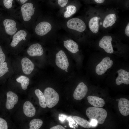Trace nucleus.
I'll return each mask as SVG.
<instances>
[{
  "label": "nucleus",
  "instance_id": "aec40b11",
  "mask_svg": "<svg viewBox=\"0 0 129 129\" xmlns=\"http://www.w3.org/2000/svg\"><path fill=\"white\" fill-rule=\"evenodd\" d=\"M117 17L115 14H109L105 18L103 21V26L105 28L111 27L115 23Z\"/></svg>",
  "mask_w": 129,
  "mask_h": 129
},
{
  "label": "nucleus",
  "instance_id": "473e14b6",
  "mask_svg": "<svg viewBox=\"0 0 129 129\" xmlns=\"http://www.w3.org/2000/svg\"><path fill=\"white\" fill-rule=\"evenodd\" d=\"M126 35L128 37L129 36V23H128L127 25L125 30Z\"/></svg>",
  "mask_w": 129,
  "mask_h": 129
},
{
  "label": "nucleus",
  "instance_id": "9d476101",
  "mask_svg": "<svg viewBox=\"0 0 129 129\" xmlns=\"http://www.w3.org/2000/svg\"><path fill=\"white\" fill-rule=\"evenodd\" d=\"M88 91L86 86L83 82L80 83L77 85L74 92V98L77 100H80L86 96Z\"/></svg>",
  "mask_w": 129,
  "mask_h": 129
},
{
  "label": "nucleus",
  "instance_id": "2f4dec72",
  "mask_svg": "<svg viewBox=\"0 0 129 129\" xmlns=\"http://www.w3.org/2000/svg\"><path fill=\"white\" fill-rule=\"evenodd\" d=\"M50 129H65L64 127L60 125H58L56 126L52 127Z\"/></svg>",
  "mask_w": 129,
  "mask_h": 129
},
{
  "label": "nucleus",
  "instance_id": "cd10ccee",
  "mask_svg": "<svg viewBox=\"0 0 129 129\" xmlns=\"http://www.w3.org/2000/svg\"><path fill=\"white\" fill-rule=\"evenodd\" d=\"M13 0H3V3L5 7L7 9L11 8Z\"/></svg>",
  "mask_w": 129,
  "mask_h": 129
},
{
  "label": "nucleus",
  "instance_id": "bb28decb",
  "mask_svg": "<svg viewBox=\"0 0 129 129\" xmlns=\"http://www.w3.org/2000/svg\"><path fill=\"white\" fill-rule=\"evenodd\" d=\"M7 63L4 62L0 64V77L2 76L8 72Z\"/></svg>",
  "mask_w": 129,
  "mask_h": 129
},
{
  "label": "nucleus",
  "instance_id": "b1692460",
  "mask_svg": "<svg viewBox=\"0 0 129 129\" xmlns=\"http://www.w3.org/2000/svg\"><path fill=\"white\" fill-rule=\"evenodd\" d=\"M16 80L18 82L21 83L22 88L23 90H25L27 89L29 84L30 80L28 77L21 75L17 78Z\"/></svg>",
  "mask_w": 129,
  "mask_h": 129
},
{
  "label": "nucleus",
  "instance_id": "423d86ee",
  "mask_svg": "<svg viewBox=\"0 0 129 129\" xmlns=\"http://www.w3.org/2000/svg\"><path fill=\"white\" fill-rule=\"evenodd\" d=\"M66 25L69 28L82 32L86 29V26L84 22L78 18H71L67 22Z\"/></svg>",
  "mask_w": 129,
  "mask_h": 129
},
{
  "label": "nucleus",
  "instance_id": "f3484780",
  "mask_svg": "<svg viewBox=\"0 0 129 129\" xmlns=\"http://www.w3.org/2000/svg\"><path fill=\"white\" fill-rule=\"evenodd\" d=\"M23 110L24 113L27 117H32L35 114L36 109L32 104L29 101H26L24 103Z\"/></svg>",
  "mask_w": 129,
  "mask_h": 129
},
{
  "label": "nucleus",
  "instance_id": "a211bd4d",
  "mask_svg": "<svg viewBox=\"0 0 129 129\" xmlns=\"http://www.w3.org/2000/svg\"><path fill=\"white\" fill-rule=\"evenodd\" d=\"M88 102L95 107L101 108L105 104V102L103 99L97 97L89 96L87 97Z\"/></svg>",
  "mask_w": 129,
  "mask_h": 129
},
{
  "label": "nucleus",
  "instance_id": "5701e85b",
  "mask_svg": "<svg viewBox=\"0 0 129 129\" xmlns=\"http://www.w3.org/2000/svg\"><path fill=\"white\" fill-rule=\"evenodd\" d=\"M35 93L38 98L40 106L43 108H46L47 106L43 94L40 89H38L35 90Z\"/></svg>",
  "mask_w": 129,
  "mask_h": 129
},
{
  "label": "nucleus",
  "instance_id": "6ab92c4d",
  "mask_svg": "<svg viewBox=\"0 0 129 129\" xmlns=\"http://www.w3.org/2000/svg\"><path fill=\"white\" fill-rule=\"evenodd\" d=\"M64 44L65 47L71 53H76L79 51L78 45L72 40L69 39L64 41Z\"/></svg>",
  "mask_w": 129,
  "mask_h": 129
},
{
  "label": "nucleus",
  "instance_id": "a878e982",
  "mask_svg": "<svg viewBox=\"0 0 129 129\" xmlns=\"http://www.w3.org/2000/svg\"><path fill=\"white\" fill-rule=\"evenodd\" d=\"M66 10L64 13V16L65 18L69 17L76 12L77 9L74 5H69L66 7Z\"/></svg>",
  "mask_w": 129,
  "mask_h": 129
},
{
  "label": "nucleus",
  "instance_id": "4be33fe9",
  "mask_svg": "<svg viewBox=\"0 0 129 129\" xmlns=\"http://www.w3.org/2000/svg\"><path fill=\"white\" fill-rule=\"evenodd\" d=\"M73 118L77 124L84 128L89 129L91 127L90 123L83 118L76 116H74Z\"/></svg>",
  "mask_w": 129,
  "mask_h": 129
},
{
  "label": "nucleus",
  "instance_id": "f704fd0d",
  "mask_svg": "<svg viewBox=\"0 0 129 129\" xmlns=\"http://www.w3.org/2000/svg\"><path fill=\"white\" fill-rule=\"evenodd\" d=\"M94 1L97 3L101 4L103 3L105 0H94Z\"/></svg>",
  "mask_w": 129,
  "mask_h": 129
},
{
  "label": "nucleus",
  "instance_id": "72a5a7b5",
  "mask_svg": "<svg viewBox=\"0 0 129 129\" xmlns=\"http://www.w3.org/2000/svg\"><path fill=\"white\" fill-rule=\"evenodd\" d=\"M90 123L91 126H96L97 124V121L95 119H92Z\"/></svg>",
  "mask_w": 129,
  "mask_h": 129
},
{
  "label": "nucleus",
  "instance_id": "f03ea898",
  "mask_svg": "<svg viewBox=\"0 0 129 129\" xmlns=\"http://www.w3.org/2000/svg\"><path fill=\"white\" fill-rule=\"evenodd\" d=\"M47 106L49 108L54 107L58 102L59 99V95L53 88H46L43 93Z\"/></svg>",
  "mask_w": 129,
  "mask_h": 129
},
{
  "label": "nucleus",
  "instance_id": "e433bc0d",
  "mask_svg": "<svg viewBox=\"0 0 129 129\" xmlns=\"http://www.w3.org/2000/svg\"><path fill=\"white\" fill-rule=\"evenodd\" d=\"M100 25H101L102 24V23L101 22H100Z\"/></svg>",
  "mask_w": 129,
  "mask_h": 129
},
{
  "label": "nucleus",
  "instance_id": "4468645a",
  "mask_svg": "<svg viewBox=\"0 0 129 129\" xmlns=\"http://www.w3.org/2000/svg\"><path fill=\"white\" fill-rule=\"evenodd\" d=\"M28 54L31 56H40L43 53V50L39 43H34L29 47L27 50Z\"/></svg>",
  "mask_w": 129,
  "mask_h": 129
},
{
  "label": "nucleus",
  "instance_id": "20e7f679",
  "mask_svg": "<svg viewBox=\"0 0 129 129\" xmlns=\"http://www.w3.org/2000/svg\"><path fill=\"white\" fill-rule=\"evenodd\" d=\"M55 62L58 67L62 70L68 72L69 63L66 54L63 50H60L56 54Z\"/></svg>",
  "mask_w": 129,
  "mask_h": 129
},
{
  "label": "nucleus",
  "instance_id": "ddd939ff",
  "mask_svg": "<svg viewBox=\"0 0 129 129\" xmlns=\"http://www.w3.org/2000/svg\"><path fill=\"white\" fill-rule=\"evenodd\" d=\"M7 100L6 108L8 110L12 109L17 103L18 97L17 95L12 91L8 92L6 94Z\"/></svg>",
  "mask_w": 129,
  "mask_h": 129
},
{
  "label": "nucleus",
  "instance_id": "f8f14e48",
  "mask_svg": "<svg viewBox=\"0 0 129 129\" xmlns=\"http://www.w3.org/2000/svg\"><path fill=\"white\" fill-rule=\"evenodd\" d=\"M27 35V32L25 30H19L13 35L10 45L13 47L16 46L22 40H26L25 38Z\"/></svg>",
  "mask_w": 129,
  "mask_h": 129
},
{
  "label": "nucleus",
  "instance_id": "7ed1b4c3",
  "mask_svg": "<svg viewBox=\"0 0 129 129\" xmlns=\"http://www.w3.org/2000/svg\"><path fill=\"white\" fill-rule=\"evenodd\" d=\"M35 9L32 3H27L22 5L20 11L22 20L24 22H30L34 14Z\"/></svg>",
  "mask_w": 129,
  "mask_h": 129
},
{
  "label": "nucleus",
  "instance_id": "7c9ffc66",
  "mask_svg": "<svg viewBox=\"0 0 129 129\" xmlns=\"http://www.w3.org/2000/svg\"><path fill=\"white\" fill-rule=\"evenodd\" d=\"M68 1V0H58V3L60 6L63 7L66 5Z\"/></svg>",
  "mask_w": 129,
  "mask_h": 129
},
{
  "label": "nucleus",
  "instance_id": "412c9836",
  "mask_svg": "<svg viewBox=\"0 0 129 129\" xmlns=\"http://www.w3.org/2000/svg\"><path fill=\"white\" fill-rule=\"evenodd\" d=\"M99 20L98 17L94 16L92 18L89 22V27L90 29L94 33H97L99 30Z\"/></svg>",
  "mask_w": 129,
  "mask_h": 129
},
{
  "label": "nucleus",
  "instance_id": "c9c22d12",
  "mask_svg": "<svg viewBox=\"0 0 129 129\" xmlns=\"http://www.w3.org/2000/svg\"><path fill=\"white\" fill-rule=\"evenodd\" d=\"M18 1H20L21 3L23 4L27 2L28 0H17Z\"/></svg>",
  "mask_w": 129,
  "mask_h": 129
},
{
  "label": "nucleus",
  "instance_id": "393cba45",
  "mask_svg": "<svg viewBox=\"0 0 129 129\" xmlns=\"http://www.w3.org/2000/svg\"><path fill=\"white\" fill-rule=\"evenodd\" d=\"M43 124V121L39 119H34L31 120L29 123L30 129H39Z\"/></svg>",
  "mask_w": 129,
  "mask_h": 129
},
{
  "label": "nucleus",
  "instance_id": "f257e3e1",
  "mask_svg": "<svg viewBox=\"0 0 129 129\" xmlns=\"http://www.w3.org/2000/svg\"><path fill=\"white\" fill-rule=\"evenodd\" d=\"M86 113L87 117L91 120L95 119L97 123L100 124L104 123L107 116L106 110L100 108L89 107L86 109Z\"/></svg>",
  "mask_w": 129,
  "mask_h": 129
},
{
  "label": "nucleus",
  "instance_id": "c85d7f7f",
  "mask_svg": "<svg viewBox=\"0 0 129 129\" xmlns=\"http://www.w3.org/2000/svg\"><path fill=\"white\" fill-rule=\"evenodd\" d=\"M8 128L6 121L3 118H0V129H7Z\"/></svg>",
  "mask_w": 129,
  "mask_h": 129
},
{
  "label": "nucleus",
  "instance_id": "c756f323",
  "mask_svg": "<svg viewBox=\"0 0 129 129\" xmlns=\"http://www.w3.org/2000/svg\"><path fill=\"white\" fill-rule=\"evenodd\" d=\"M5 59V55L2 50L1 47L0 46V64L4 62Z\"/></svg>",
  "mask_w": 129,
  "mask_h": 129
},
{
  "label": "nucleus",
  "instance_id": "2eb2a0df",
  "mask_svg": "<svg viewBox=\"0 0 129 129\" xmlns=\"http://www.w3.org/2000/svg\"><path fill=\"white\" fill-rule=\"evenodd\" d=\"M119 111L123 116H126L129 114V101L124 98H121L118 101Z\"/></svg>",
  "mask_w": 129,
  "mask_h": 129
},
{
  "label": "nucleus",
  "instance_id": "1a4fd4ad",
  "mask_svg": "<svg viewBox=\"0 0 129 129\" xmlns=\"http://www.w3.org/2000/svg\"><path fill=\"white\" fill-rule=\"evenodd\" d=\"M51 24L46 21H43L38 23L36 26L35 31L36 33L40 36H43L48 33L51 30Z\"/></svg>",
  "mask_w": 129,
  "mask_h": 129
},
{
  "label": "nucleus",
  "instance_id": "dca6fc26",
  "mask_svg": "<svg viewBox=\"0 0 129 129\" xmlns=\"http://www.w3.org/2000/svg\"><path fill=\"white\" fill-rule=\"evenodd\" d=\"M21 65L23 72L26 75L30 74L34 68V64L27 57L22 59Z\"/></svg>",
  "mask_w": 129,
  "mask_h": 129
},
{
  "label": "nucleus",
  "instance_id": "0eeeda50",
  "mask_svg": "<svg viewBox=\"0 0 129 129\" xmlns=\"http://www.w3.org/2000/svg\"><path fill=\"white\" fill-rule=\"evenodd\" d=\"M3 24L6 33L9 35H13L18 30L16 22L12 19H5Z\"/></svg>",
  "mask_w": 129,
  "mask_h": 129
},
{
  "label": "nucleus",
  "instance_id": "6e6552de",
  "mask_svg": "<svg viewBox=\"0 0 129 129\" xmlns=\"http://www.w3.org/2000/svg\"><path fill=\"white\" fill-rule=\"evenodd\" d=\"M112 38L110 36H105L100 40L99 46L107 53L112 54L114 50L112 44Z\"/></svg>",
  "mask_w": 129,
  "mask_h": 129
},
{
  "label": "nucleus",
  "instance_id": "39448f33",
  "mask_svg": "<svg viewBox=\"0 0 129 129\" xmlns=\"http://www.w3.org/2000/svg\"><path fill=\"white\" fill-rule=\"evenodd\" d=\"M113 64L110 57H105L96 65L95 68L96 73L99 75L103 74L108 69L111 68Z\"/></svg>",
  "mask_w": 129,
  "mask_h": 129
},
{
  "label": "nucleus",
  "instance_id": "9b49d317",
  "mask_svg": "<svg viewBox=\"0 0 129 129\" xmlns=\"http://www.w3.org/2000/svg\"><path fill=\"white\" fill-rule=\"evenodd\" d=\"M118 76L116 78L115 82L118 85L122 83L126 85L129 84V72L125 70L120 69L117 71Z\"/></svg>",
  "mask_w": 129,
  "mask_h": 129
}]
</instances>
